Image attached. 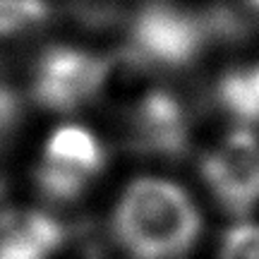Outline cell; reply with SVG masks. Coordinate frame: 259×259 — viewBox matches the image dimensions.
Returning <instances> with one entry per match:
<instances>
[{
	"label": "cell",
	"instance_id": "obj_7",
	"mask_svg": "<svg viewBox=\"0 0 259 259\" xmlns=\"http://www.w3.org/2000/svg\"><path fill=\"white\" fill-rule=\"evenodd\" d=\"M63 240V226L46 213H0V259H48Z\"/></svg>",
	"mask_w": 259,
	"mask_h": 259
},
{
	"label": "cell",
	"instance_id": "obj_9",
	"mask_svg": "<svg viewBox=\"0 0 259 259\" xmlns=\"http://www.w3.org/2000/svg\"><path fill=\"white\" fill-rule=\"evenodd\" d=\"M48 17L44 0H0V38H12L41 27Z\"/></svg>",
	"mask_w": 259,
	"mask_h": 259
},
{
	"label": "cell",
	"instance_id": "obj_6",
	"mask_svg": "<svg viewBox=\"0 0 259 259\" xmlns=\"http://www.w3.org/2000/svg\"><path fill=\"white\" fill-rule=\"evenodd\" d=\"M130 144L142 154L183 156L187 151V120L180 103L163 89L149 92L130 115Z\"/></svg>",
	"mask_w": 259,
	"mask_h": 259
},
{
	"label": "cell",
	"instance_id": "obj_8",
	"mask_svg": "<svg viewBox=\"0 0 259 259\" xmlns=\"http://www.w3.org/2000/svg\"><path fill=\"white\" fill-rule=\"evenodd\" d=\"M216 94L223 108L240 122H259V65L228 72Z\"/></svg>",
	"mask_w": 259,
	"mask_h": 259
},
{
	"label": "cell",
	"instance_id": "obj_10",
	"mask_svg": "<svg viewBox=\"0 0 259 259\" xmlns=\"http://www.w3.org/2000/svg\"><path fill=\"white\" fill-rule=\"evenodd\" d=\"M219 259H259V226H235L226 235Z\"/></svg>",
	"mask_w": 259,
	"mask_h": 259
},
{
	"label": "cell",
	"instance_id": "obj_1",
	"mask_svg": "<svg viewBox=\"0 0 259 259\" xmlns=\"http://www.w3.org/2000/svg\"><path fill=\"white\" fill-rule=\"evenodd\" d=\"M113 228L132 257L180 259L194 245L202 221L192 199L178 185L139 178L120 197Z\"/></svg>",
	"mask_w": 259,
	"mask_h": 259
},
{
	"label": "cell",
	"instance_id": "obj_13",
	"mask_svg": "<svg viewBox=\"0 0 259 259\" xmlns=\"http://www.w3.org/2000/svg\"><path fill=\"white\" fill-rule=\"evenodd\" d=\"M0 187H3V183H0Z\"/></svg>",
	"mask_w": 259,
	"mask_h": 259
},
{
	"label": "cell",
	"instance_id": "obj_12",
	"mask_svg": "<svg viewBox=\"0 0 259 259\" xmlns=\"http://www.w3.org/2000/svg\"><path fill=\"white\" fill-rule=\"evenodd\" d=\"M245 10L259 17V0H245Z\"/></svg>",
	"mask_w": 259,
	"mask_h": 259
},
{
	"label": "cell",
	"instance_id": "obj_3",
	"mask_svg": "<svg viewBox=\"0 0 259 259\" xmlns=\"http://www.w3.org/2000/svg\"><path fill=\"white\" fill-rule=\"evenodd\" d=\"M106 163L101 142L84 127H60L48 139L36 168L41 192L53 202H72Z\"/></svg>",
	"mask_w": 259,
	"mask_h": 259
},
{
	"label": "cell",
	"instance_id": "obj_5",
	"mask_svg": "<svg viewBox=\"0 0 259 259\" xmlns=\"http://www.w3.org/2000/svg\"><path fill=\"white\" fill-rule=\"evenodd\" d=\"M204 180L216 199L233 213L259 202V142L250 130H235L202 163Z\"/></svg>",
	"mask_w": 259,
	"mask_h": 259
},
{
	"label": "cell",
	"instance_id": "obj_2",
	"mask_svg": "<svg viewBox=\"0 0 259 259\" xmlns=\"http://www.w3.org/2000/svg\"><path fill=\"white\" fill-rule=\"evenodd\" d=\"M209 22L173 5H147L130 29V51L142 67H185L199 56Z\"/></svg>",
	"mask_w": 259,
	"mask_h": 259
},
{
	"label": "cell",
	"instance_id": "obj_11",
	"mask_svg": "<svg viewBox=\"0 0 259 259\" xmlns=\"http://www.w3.org/2000/svg\"><path fill=\"white\" fill-rule=\"evenodd\" d=\"M84 5H87V8H84V12H92V8H96V10H101V15L106 17L108 12H106V8H103V5H111V0H84Z\"/></svg>",
	"mask_w": 259,
	"mask_h": 259
},
{
	"label": "cell",
	"instance_id": "obj_4",
	"mask_svg": "<svg viewBox=\"0 0 259 259\" xmlns=\"http://www.w3.org/2000/svg\"><path fill=\"white\" fill-rule=\"evenodd\" d=\"M108 63L74 48H51L34 72V101L53 111H74L103 89Z\"/></svg>",
	"mask_w": 259,
	"mask_h": 259
}]
</instances>
